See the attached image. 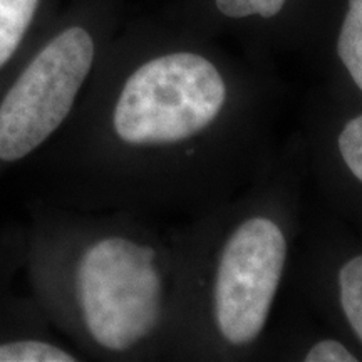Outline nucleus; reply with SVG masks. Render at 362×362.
<instances>
[{"label": "nucleus", "mask_w": 362, "mask_h": 362, "mask_svg": "<svg viewBox=\"0 0 362 362\" xmlns=\"http://www.w3.org/2000/svg\"><path fill=\"white\" fill-rule=\"evenodd\" d=\"M307 183L304 148L296 138L248 187L176 226L178 361L269 359L304 228Z\"/></svg>", "instance_id": "nucleus-2"}, {"label": "nucleus", "mask_w": 362, "mask_h": 362, "mask_svg": "<svg viewBox=\"0 0 362 362\" xmlns=\"http://www.w3.org/2000/svg\"><path fill=\"white\" fill-rule=\"evenodd\" d=\"M74 300L86 336L98 349L124 356L139 349L178 361L181 255L175 230L104 233L76 262Z\"/></svg>", "instance_id": "nucleus-3"}, {"label": "nucleus", "mask_w": 362, "mask_h": 362, "mask_svg": "<svg viewBox=\"0 0 362 362\" xmlns=\"http://www.w3.org/2000/svg\"><path fill=\"white\" fill-rule=\"evenodd\" d=\"M336 52L352 84L362 93V0H347Z\"/></svg>", "instance_id": "nucleus-8"}, {"label": "nucleus", "mask_w": 362, "mask_h": 362, "mask_svg": "<svg viewBox=\"0 0 362 362\" xmlns=\"http://www.w3.org/2000/svg\"><path fill=\"white\" fill-rule=\"evenodd\" d=\"M280 98L194 49L141 59L112 96L107 129L144 161L149 197L183 220L232 198L277 153Z\"/></svg>", "instance_id": "nucleus-1"}, {"label": "nucleus", "mask_w": 362, "mask_h": 362, "mask_svg": "<svg viewBox=\"0 0 362 362\" xmlns=\"http://www.w3.org/2000/svg\"><path fill=\"white\" fill-rule=\"evenodd\" d=\"M78 357L56 344L19 341L0 346V362H74Z\"/></svg>", "instance_id": "nucleus-9"}, {"label": "nucleus", "mask_w": 362, "mask_h": 362, "mask_svg": "<svg viewBox=\"0 0 362 362\" xmlns=\"http://www.w3.org/2000/svg\"><path fill=\"white\" fill-rule=\"evenodd\" d=\"M45 0H0V71L24 47Z\"/></svg>", "instance_id": "nucleus-7"}, {"label": "nucleus", "mask_w": 362, "mask_h": 362, "mask_svg": "<svg viewBox=\"0 0 362 362\" xmlns=\"http://www.w3.org/2000/svg\"><path fill=\"white\" fill-rule=\"evenodd\" d=\"M298 139L304 148L307 178L341 175L362 187V111L332 124L309 107Z\"/></svg>", "instance_id": "nucleus-6"}, {"label": "nucleus", "mask_w": 362, "mask_h": 362, "mask_svg": "<svg viewBox=\"0 0 362 362\" xmlns=\"http://www.w3.org/2000/svg\"><path fill=\"white\" fill-rule=\"evenodd\" d=\"M98 37L83 22L52 33L0 103V160L17 161L51 138L96 66Z\"/></svg>", "instance_id": "nucleus-4"}, {"label": "nucleus", "mask_w": 362, "mask_h": 362, "mask_svg": "<svg viewBox=\"0 0 362 362\" xmlns=\"http://www.w3.org/2000/svg\"><path fill=\"white\" fill-rule=\"evenodd\" d=\"M288 292L307 310L324 304L336 307L344 325L362 346V253L332 264L300 238Z\"/></svg>", "instance_id": "nucleus-5"}, {"label": "nucleus", "mask_w": 362, "mask_h": 362, "mask_svg": "<svg viewBox=\"0 0 362 362\" xmlns=\"http://www.w3.org/2000/svg\"><path fill=\"white\" fill-rule=\"evenodd\" d=\"M288 0H214L216 12L230 21H272L287 7Z\"/></svg>", "instance_id": "nucleus-10"}]
</instances>
